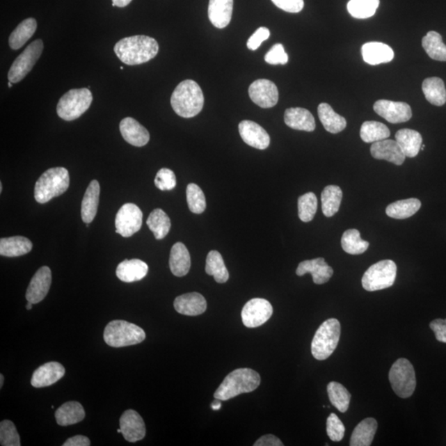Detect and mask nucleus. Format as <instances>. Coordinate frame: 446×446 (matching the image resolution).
I'll use <instances>...</instances> for the list:
<instances>
[{"instance_id":"nucleus-1","label":"nucleus","mask_w":446,"mask_h":446,"mask_svg":"<svg viewBox=\"0 0 446 446\" xmlns=\"http://www.w3.org/2000/svg\"><path fill=\"white\" fill-rule=\"evenodd\" d=\"M158 51L157 40L144 35L122 38L114 46L119 60L129 65L148 63L157 56Z\"/></svg>"},{"instance_id":"nucleus-2","label":"nucleus","mask_w":446,"mask_h":446,"mask_svg":"<svg viewBox=\"0 0 446 446\" xmlns=\"http://www.w3.org/2000/svg\"><path fill=\"white\" fill-rule=\"evenodd\" d=\"M170 104L179 116L191 118L202 111L205 96L198 83L186 79L179 83L171 95Z\"/></svg>"},{"instance_id":"nucleus-3","label":"nucleus","mask_w":446,"mask_h":446,"mask_svg":"<svg viewBox=\"0 0 446 446\" xmlns=\"http://www.w3.org/2000/svg\"><path fill=\"white\" fill-rule=\"evenodd\" d=\"M260 374L256 371L242 368L233 370L230 373L218 390L214 392L215 399L228 401L246 392H253L260 386Z\"/></svg>"},{"instance_id":"nucleus-4","label":"nucleus","mask_w":446,"mask_h":446,"mask_svg":"<svg viewBox=\"0 0 446 446\" xmlns=\"http://www.w3.org/2000/svg\"><path fill=\"white\" fill-rule=\"evenodd\" d=\"M69 186L68 170L63 167L51 168L44 172L35 184V200L39 204H46L65 193Z\"/></svg>"},{"instance_id":"nucleus-5","label":"nucleus","mask_w":446,"mask_h":446,"mask_svg":"<svg viewBox=\"0 0 446 446\" xmlns=\"http://www.w3.org/2000/svg\"><path fill=\"white\" fill-rule=\"evenodd\" d=\"M104 339L109 347H125L143 342L145 333L138 326L126 321L115 320L106 326Z\"/></svg>"},{"instance_id":"nucleus-6","label":"nucleus","mask_w":446,"mask_h":446,"mask_svg":"<svg viewBox=\"0 0 446 446\" xmlns=\"http://www.w3.org/2000/svg\"><path fill=\"white\" fill-rule=\"evenodd\" d=\"M341 337V324L335 319H330L317 329L312 342V354L316 360L328 359L337 349Z\"/></svg>"},{"instance_id":"nucleus-7","label":"nucleus","mask_w":446,"mask_h":446,"mask_svg":"<svg viewBox=\"0 0 446 446\" xmlns=\"http://www.w3.org/2000/svg\"><path fill=\"white\" fill-rule=\"evenodd\" d=\"M93 95L90 89H73L61 97L57 104L56 112L65 121L79 118L90 109Z\"/></svg>"},{"instance_id":"nucleus-8","label":"nucleus","mask_w":446,"mask_h":446,"mask_svg":"<svg viewBox=\"0 0 446 446\" xmlns=\"http://www.w3.org/2000/svg\"><path fill=\"white\" fill-rule=\"evenodd\" d=\"M396 276V263L391 260H381L366 271L362 277V286L369 292L385 289L394 285Z\"/></svg>"},{"instance_id":"nucleus-9","label":"nucleus","mask_w":446,"mask_h":446,"mask_svg":"<svg viewBox=\"0 0 446 446\" xmlns=\"http://www.w3.org/2000/svg\"><path fill=\"white\" fill-rule=\"evenodd\" d=\"M388 379L392 390L401 399L412 396L417 386L416 374L411 362L401 358L392 365Z\"/></svg>"},{"instance_id":"nucleus-10","label":"nucleus","mask_w":446,"mask_h":446,"mask_svg":"<svg viewBox=\"0 0 446 446\" xmlns=\"http://www.w3.org/2000/svg\"><path fill=\"white\" fill-rule=\"evenodd\" d=\"M43 48L44 44L41 39L36 40L26 47L13 61L8 74V81L16 83L24 79L42 56Z\"/></svg>"},{"instance_id":"nucleus-11","label":"nucleus","mask_w":446,"mask_h":446,"mask_svg":"<svg viewBox=\"0 0 446 446\" xmlns=\"http://www.w3.org/2000/svg\"><path fill=\"white\" fill-rule=\"evenodd\" d=\"M143 212L134 204H126L118 210L115 218L116 232L123 237H130L143 226Z\"/></svg>"},{"instance_id":"nucleus-12","label":"nucleus","mask_w":446,"mask_h":446,"mask_svg":"<svg viewBox=\"0 0 446 446\" xmlns=\"http://www.w3.org/2000/svg\"><path fill=\"white\" fill-rule=\"evenodd\" d=\"M272 314L271 303L266 299L256 298L245 304L241 311V319L246 328H255L266 324Z\"/></svg>"},{"instance_id":"nucleus-13","label":"nucleus","mask_w":446,"mask_h":446,"mask_svg":"<svg viewBox=\"0 0 446 446\" xmlns=\"http://www.w3.org/2000/svg\"><path fill=\"white\" fill-rule=\"evenodd\" d=\"M249 95L255 104L263 109L275 107L279 101V90L276 83L266 79H257L251 83Z\"/></svg>"},{"instance_id":"nucleus-14","label":"nucleus","mask_w":446,"mask_h":446,"mask_svg":"<svg viewBox=\"0 0 446 446\" xmlns=\"http://www.w3.org/2000/svg\"><path fill=\"white\" fill-rule=\"evenodd\" d=\"M374 112L390 123L406 122L412 118L413 113L410 106L404 102L381 99L374 105Z\"/></svg>"},{"instance_id":"nucleus-15","label":"nucleus","mask_w":446,"mask_h":446,"mask_svg":"<svg viewBox=\"0 0 446 446\" xmlns=\"http://www.w3.org/2000/svg\"><path fill=\"white\" fill-rule=\"evenodd\" d=\"M51 285V271L49 267L40 268L31 280L26 292V299L33 304L42 302L49 292Z\"/></svg>"},{"instance_id":"nucleus-16","label":"nucleus","mask_w":446,"mask_h":446,"mask_svg":"<svg viewBox=\"0 0 446 446\" xmlns=\"http://www.w3.org/2000/svg\"><path fill=\"white\" fill-rule=\"evenodd\" d=\"M122 434L125 440L134 443L144 439L145 426L143 417L134 410H127L120 418Z\"/></svg>"},{"instance_id":"nucleus-17","label":"nucleus","mask_w":446,"mask_h":446,"mask_svg":"<svg viewBox=\"0 0 446 446\" xmlns=\"http://www.w3.org/2000/svg\"><path fill=\"white\" fill-rule=\"evenodd\" d=\"M239 132L244 143L258 150H266L271 143L268 132L258 123L245 120L240 122Z\"/></svg>"},{"instance_id":"nucleus-18","label":"nucleus","mask_w":446,"mask_h":446,"mask_svg":"<svg viewBox=\"0 0 446 446\" xmlns=\"http://www.w3.org/2000/svg\"><path fill=\"white\" fill-rule=\"evenodd\" d=\"M371 154L376 160H385L396 166H401L406 156L396 141L385 139L374 143L370 148Z\"/></svg>"},{"instance_id":"nucleus-19","label":"nucleus","mask_w":446,"mask_h":446,"mask_svg":"<svg viewBox=\"0 0 446 446\" xmlns=\"http://www.w3.org/2000/svg\"><path fill=\"white\" fill-rule=\"evenodd\" d=\"M308 273L312 276L314 284L324 285L333 276V269L328 266L324 258L304 260L298 264L296 273L298 276H303Z\"/></svg>"},{"instance_id":"nucleus-20","label":"nucleus","mask_w":446,"mask_h":446,"mask_svg":"<svg viewBox=\"0 0 446 446\" xmlns=\"http://www.w3.org/2000/svg\"><path fill=\"white\" fill-rule=\"evenodd\" d=\"M64 366L58 362H48L34 371L31 384L35 388H44L52 385L59 381L65 375Z\"/></svg>"},{"instance_id":"nucleus-21","label":"nucleus","mask_w":446,"mask_h":446,"mask_svg":"<svg viewBox=\"0 0 446 446\" xmlns=\"http://www.w3.org/2000/svg\"><path fill=\"white\" fill-rule=\"evenodd\" d=\"M119 128L122 138L134 147H144L149 143V132L134 118L128 117L122 119Z\"/></svg>"},{"instance_id":"nucleus-22","label":"nucleus","mask_w":446,"mask_h":446,"mask_svg":"<svg viewBox=\"0 0 446 446\" xmlns=\"http://www.w3.org/2000/svg\"><path fill=\"white\" fill-rule=\"evenodd\" d=\"M175 311L185 316H198L207 309L204 296L198 293H189L179 296L174 302Z\"/></svg>"},{"instance_id":"nucleus-23","label":"nucleus","mask_w":446,"mask_h":446,"mask_svg":"<svg viewBox=\"0 0 446 446\" xmlns=\"http://www.w3.org/2000/svg\"><path fill=\"white\" fill-rule=\"evenodd\" d=\"M366 63L376 65L388 63L395 58V52L390 46L378 42L365 43L361 49Z\"/></svg>"},{"instance_id":"nucleus-24","label":"nucleus","mask_w":446,"mask_h":446,"mask_svg":"<svg viewBox=\"0 0 446 446\" xmlns=\"http://www.w3.org/2000/svg\"><path fill=\"white\" fill-rule=\"evenodd\" d=\"M149 267L147 263L138 259L125 260L118 264L116 275L125 282L140 281L147 276Z\"/></svg>"},{"instance_id":"nucleus-25","label":"nucleus","mask_w":446,"mask_h":446,"mask_svg":"<svg viewBox=\"0 0 446 446\" xmlns=\"http://www.w3.org/2000/svg\"><path fill=\"white\" fill-rule=\"evenodd\" d=\"M233 12V0H209V17L216 28H226L231 22Z\"/></svg>"},{"instance_id":"nucleus-26","label":"nucleus","mask_w":446,"mask_h":446,"mask_svg":"<svg viewBox=\"0 0 446 446\" xmlns=\"http://www.w3.org/2000/svg\"><path fill=\"white\" fill-rule=\"evenodd\" d=\"M285 125L298 131L313 132L316 128L314 117L308 109L290 108L285 113Z\"/></svg>"},{"instance_id":"nucleus-27","label":"nucleus","mask_w":446,"mask_h":446,"mask_svg":"<svg viewBox=\"0 0 446 446\" xmlns=\"http://www.w3.org/2000/svg\"><path fill=\"white\" fill-rule=\"evenodd\" d=\"M191 267V255L183 243L177 242L172 246L170 256V268L172 273L177 277L187 275Z\"/></svg>"},{"instance_id":"nucleus-28","label":"nucleus","mask_w":446,"mask_h":446,"mask_svg":"<svg viewBox=\"0 0 446 446\" xmlns=\"http://www.w3.org/2000/svg\"><path fill=\"white\" fill-rule=\"evenodd\" d=\"M100 185L98 181L93 180L88 186L81 205L83 222L90 223L95 219L99 202Z\"/></svg>"},{"instance_id":"nucleus-29","label":"nucleus","mask_w":446,"mask_h":446,"mask_svg":"<svg viewBox=\"0 0 446 446\" xmlns=\"http://www.w3.org/2000/svg\"><path fill=\"white\" fill-rule=\"evenodd\" d=\"M56 420L60 426L66 427L81 422L86 417L85 409L78 401H67L56 411Z\"/></svg>"},{"instance_id":"nucleus-30","label":"nucleus","mask_w":446,"mask_h":446,"mask_svg":"<svg viewBox=\"0 0 446 446\" xmlns=\"http://www.w3.org/2000/svg\"><path fill=\"white\" fill-rule=\"evenodd\" d=\"M32 249V241L24 237L1 238L0 240V255L6 257H19L29 253Z\"/></svg>"},{"instance_id":"nucleus-31","label":"nucleus","mask_w":446,"mask_h":446,"mask_svg":"<svg viewBox=\"0 0 446 446\" xmlns=\"http://www.w3.org/2000/svg\"><path fill=\"white\" fill-rule=\"evenodd\" d=\"M395 138L406 157H416L420 152L422 136L418 132L412 129H401L397 132Z\"/></svg>"},{"instance_id":"nucleus-32","label":"nucleus","mask_w":446,"mask_h":446,"mask_svg":"<svg viewBox=\"0 0 446 446\" xmlns=\"http://www.w3.org/2000/svg\"><path fill=\"white\" fill-rule=\"evenodd\" d=\"M321 125L330 134H337L347 127L346 118L335 113L328 104L322 103L317 109Z\"/></svg>"},{"instance_id":"nucleus-33","label":"nucleus","mask_w":446,"mask_h":446,"mask_svg":"<svg viewBox=\"0 0 446 446\" xmlns=\"http://www.w3.org/2000/svg\"><path fill=\"white\" fill-rule=\"evenodd\" d=\"M378 428L377 421L369 417L362 421L355 428L351 438V446H369L373 443Z\"/></svg>"},{"instance_id":"nucleus-34","label":"nucleus","mask_w":446,"mask_h":446,"mask_svg":"<svg viewBox=\"0 0 446 446\" xmlns=\"http://www.w3.org/2000/svg\"><path fill=\"white\" fill-rule=\"evenodd\" d=\"M343 193L337 185H328L321 193L322 213L326 217L330 218L337 213L341 207Z\"/></svg>"},{"instance_id":"nucleus-35","label":"nucleus","mask_w":446,"mask_h":446,"mask_svg":"<svg viewBox=\"0 0 446 446\" xmlns=\"http://www.w3.org/2000/svg\"><path fill=\"white\" fill-rule=\"evenodd\" d=\"M38 23L36 19L29 17L17 26L10 34L8 42L13 50H19L25 45V43L33 37L36 32Z\"/></svg>"},{"instance_id":"nucleus-36","label":"nucleus","mask_w":446,"mask_h":446,"mask_svg":"<svg viewBox=\"0 0 446 446\" xmlns=\"http://www.w3.org/2000/svg\"><path fill=\"white\" fill-rule=\"evenodd\" d=\"M422 202L417 198H408L399 200L388 205L386 214L388 217L395 219H406L412 217L421 209Z\"/></svg>"},{"instance_id":"nucleus-37","label":"nucleus","mask_w":446,"mask_h":446,"mask_svg":"<svg viewBox=\"0 0 446 446\" xmlns=\"http://www.w3.org/2000/svg\"><path fill=\"white\" fill-rule=\"evenodd\" d=\"M422 91L428 102L436 106H443L446 103V90L445 83L440 78H427L422 83Z\"/></svg>"},{"instance_id":"nucleus-38","label":"nucleus","mask_w":446,"mask_h":446,"mask_svg":"<svg viewBox=\"0 0 446 446\" xmlns=\"http://www.w3.org/2000/svg\"><path fill=\"white\" fill-rule=\"evenodd\" d=\"M205 271L207 275L214 276L218 284H224L229 279V272L223 256L217 250H211L207 255Z\"/></svg>"},{"instance_id":"nucleus-39","label":"nucleus","mask_w":446,"mask_h":446,"mask_svg":"<svg viewBox=\"0 0 446 446\" xmlns=\"http://www.w3.org/2000/svg\"><path fill=\"white\" fill-rule=\"evenodd\" d=\"M422 47L431 59L446 61V46L443 37L435 31H431L422 39Z\"/></svg>"},{"instance_id":"nucleus-40","label":"nucleus","mask_w":446,"mask_h":446,"mask_svg":"<svg viewBox=\"0 0 446 446\" xmlns=\"http://www.w3.org/2000/svg\"><path fill=\"white\" fill-rule=\"evenodd\" d=\"M147 224L157 240L164 239L170 232V219L164 211L160 209H154L149 215Z\"/></svg>"},{"instance_id":"nucleus-41","label":"nucleus","mask_w":446,"mask_h":446,"mask_svg":"<svg viewBox=\"0 0 446 446\" xmlns=\"http://www.w3.org/2000/svg\"><path fill=\"white\" fill-rule=\"evenodd\" d=\"M390 134L388 127L379 122L367 121L361 126L360 138L366 143H377L388 139Z\"/></svg>"},{"instance_id":"nucleus-42","label":"nucleus","mask_w":446,"mask_h":446,"mask_svg":"<svg viewBox=\"0 0 446 446\" xmlns=\"http://www.w3.org/2000/svg\"><path fill=\"white\" fill-rule=\"evenodd\" d=\"M342 249L350 255H360L369 248V243L361 239L360 233L356 229H349L342 237Z\"/></svg>"},{"instance_id":"nucleus-43","label":"nucleus","mask_w":446,"mask_h":446,"mask_svg":"<svg viewBox=\"0 0 446 446\" xmlns=\"http://www.w3.org/2000/svg\"><path fill=\"white\" fill-rule=\"evenodd\" d=\"M330 403L341 413H346L350 406L351 395L342 384L330 382L328 385Z\"/></svg>"},{"instance_id":"nucleus-44","label":"nucleus","mask_w":446,"mask_h":446,"mask_svg":"<svg viewBox=\"0 0 446 446\" xmlns=\"http://www.w3.org/2000/svg\"><path fill=\"white\" fill-rule=\"evenodd\" d=\"M379 0H350L347 4L349 13L356 19H369L376 13Z\"/></svg>"},{"instance_id":"nucleus-45","label":"nucleus","mask_w":446,"mask_h":446,"mask_svg":"<svg viewBox=\"0 0 446 446\" xmlns=\"http://www.w3.org/2000/svg\"><path fill=\"white\" fill-rule=\"evenodd\" d=\"M298 217L303 223L314 218L317 210V198L314 193L309 192L300 196L298 200Z\"/></svg>"},{"instance_id":"nucleus-46","label":"nucleus","mask_w":446,"mask_h":446,"mask_svg":"<svg viewBox=\"0 0 446 446\" xmlns=\"http://www.w3.org/2000/svg\"><path fill=\"white\" fill-rule=\"evenodd\" d=\"M189 210L193 214H201L206 209V198L204 192L196 184H189L186 189Z\"/></svg>"},{"instance_id":"nucleus-47","label":"nucleus","mask_w":446,"mask_h":446,"mask_svg":"<svg viewBox=\"0 0 446 446\" xmlns=\"http://www.w3.org/2000/svg\"><path fill=\"white\" fill-rule=\"evenodd\" d=\"M0 444L3 446H20L21 440L15 424L4 420L0 423Z\"/></svg>"},{"instance_id":"nucleus-48","label":"nucleus","mask_w":446,"mask_h":446,"mask_svg":"<svg viewBox=\"0 0 446 446\" xmlns=\"http://www.w3.org/2000/svg\"><path fill=\"white\" fill-rule=\"evenodd\" d=\"M154 184L160 191H172L176 186V176L173 171L163 168L158 171L154 178Z\"/></svg>"},{"instance_id":"nucleus-49","label":"nucleus","mask_w":446,"mask_h":446,"mask_svg":"<svg viewBox=\"0 0 446 446\" xmlns=\"http://www.w3.org/2000/svg\"><path fill=\"white\" fill-rule=\"evenodd\" d=\"M326 432L330 439L335 443L341 441L344 435V426L343 422L335 413H332L326 421Z\"/></svg>"},{"instance_id":"nucleus-50","label":"nucleus","mask_w":446,"mask_h":446,"mask_svg":"<svg viewBox=\"0 0 446 446\" xmlns=\"http://www.w3.org/2000/svg\"><path fill=\"white\" fill-rule=\"evenodd\" d=\"M264 61L271 65H285L289 61V56L285 52L284 46L278 43L266 53Z\"/></svg>"},{"instance_id":"nucleus-51","label":"nucleus","mask_w":446,"mask_h":446,"mask_svg":"<svg viewBox=\"0 0 446 446\" xmlns=\"http://www.w3.org/2000/svg\"><path fill=\"white\" fill-rule=\"evenodd\" d=\"M271 32L267 28L262 26L255 31V33L251 36L248 42H247V47L251 51L257 50L262 45V43L269 38Z\"/></svg>"},{"instance_id":"nucleus-52","label":"nucleus","mask_w":446,"mask_h":446,"mask_svg":"<svg viewBox=\"0 0 446 446\" xmlns=\"http://www.w3.org/2000/svg\"><path fill=\"white\" fill-rule=\"evenodd\" d=\"M276 6L288 13L301 12L304 7L303 0H271Z\"/></svg>"},{"instance_id":"nucleus-53","label":"nucleus","mask_w":446,"mask_h":446,"mask_svg":"<svg viewBox=\"0 0 446 446\" xmlns=\"http://www.w3.org/2000/svg\"><path fill=\"white\" fill-rule=\"evenodd\" d=\"M430 328L433 330L437 341L446 343V319H436L430 324Z\"/></svg>"},{"instance_id":"nucleus-54","label":"nucleus","mask_w":446,"mask_h":446,"mask_svg":"<svg viewBox=\"0 0 446 446\" xmlns=\"http://www.w3.org/2000/svg\"><path fill=\"white\" fill-rule=\"evenodd\" d=\"M255 446H282L284 444L278 438V437L273 435H266L260 437L258 440L255 441Z\"/></svg>"},{"instance_id":"nucleus-55","label":"nucleus","mask_w":446,"mask_h":446,"mask_svg":"<svg viewBox=\"0 0 446 446\" xmlns=\"http://www.w3.org/2000/svg\"><path fill=\"white\" fill-rule=\"evenodd\" d=\"M64 446H90V440L85 436H76L69 438L63 444Z\"/></svg>"},{"instance_id":"nucleus-56","label":"nucleus","mask_w":446,"mask_h":446,"mask_svg":"<svg viewBox=\"0 0 446 446\" xmlns=\"http://www.w3.org/2000/svg\"><path fill=\"white\" fill-rule=\"evenodd\" d=\"M112 1L113 7L125 8L127 6L132 0H112Z\"/></svg>"},{"instance_id":"nucleus-57","label":"nucleus","mask_w":446,"mask_h":446,"mask_svg":"<svg viewBox=\"0 0 446 446\" xmlns=\"http://www.w3.org/2000/svg\"><path fill=\"white\" fill-rule=\"evenodd\" d=\"M211 408L214 411H218L222 408V403H221V400L215 399V401H213V404L211 405Z\"/></svg>"},{"instance_id":"nucleus-58","label":"nucleus","mask_w":446,"mask_h":446,"mask_svg":"<svg viewBox=\"0 0 446 446\" xmlns=\"http://www.w3.org/2000/svg\"><path fill=\"white\" fill-rule=\"evenodd\" d=\"M3 381H4L3 375L1 374H0V388H1L3 385Z\"/></svg>"},{"instance_id":"nucleus-59","label":"nucleus","mask_w":446,"mask_h":446,"mask_svg":"<svg viewBox=\"0 0 446 446\" xmlns=\"http://www.w3.org/2000/svg\"><path fill=\"white\" fill-rule=\"evenodd\" d=\"M33 303L29 302L28 304H26V308L28 309V310H31V309L33 308Z\"/></svg>"},{"instance_id":"nucleus-60","label":"nucleus","mask_w":446,"mask_h":446,"mask_svg":"<svg viewBox=\"0 0 446 446\" xmlns=\"http://www.w3.org/2000/svg\"><path fill=\"white\" fill-rule=\"evenodd\" d=\"M8 87H10V88H12V87H13V83H12V82H10H10H8Z\"/></svg>"},{"instance_id":"nucleus-61","label":"nucleus","mask_w":446,"mask_h":446,"mask_svg":"<svg viewBox=\"0 0 446 446\" xmlns=\"http://www.w3.org/2000/svg\"><path fill=\"white\" fill-rule=\"evenodd\" d=\"M3 191V185L2 183H0V192H2Z\"/></svg>"}]
</instances>
